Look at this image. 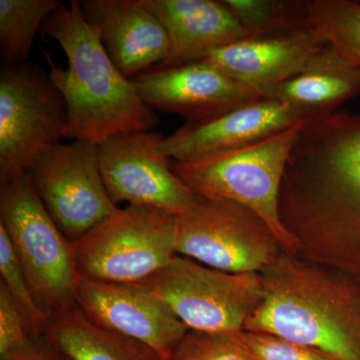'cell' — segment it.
<instances>
[{
    "label": "cell",
    "mask_w": 360,
    "mask_h": 360,
    "mask_svg": "<svg viewBox=\"0 0 360 360\" xmlns=\"http://www.w3.org/2000/svg\"><path fill=\"white\" fill-rule=\"evenodd\" d=\"M150 110L200 122L262 97L205 59L156 65L132 79Z\"/></svg>",
    "instance_id": "4fadbf2b"
},
{
    "label": "cell",
    "mask_w": 360,
    "mask_h": 360,
    "mask_svg": "<svg viewBox=\"0 0 360 360\" xmlns=\"http://www.w3.org/2000/svg\"><path fill=\"white\" fill-rule=\"evenodd\" d=\"M0 225L47 316L75 302L78 274L71 243L47 212L30 174L1 186Z\"/></svg>",
    "instance_id": "8992f818"
},
{
    "label": "cell",
    "mask_w": 360,
    "mask_h": 360,
    "mask_svg": "<svg viewBox=\"0 0 360 360\" xmlns=\"http://www.w3.org/2000/svg\"><path fill=\"white\" fill-rule=\"evenodd\" d=\"M360 94V68L329 47L304 71L264 94L265 98L290 103L310 115L338 110Z\"/></svg>",
    "instance_id": "d6986e66"
},
{
    "label": "cell",
    "mask_w": 360,
    "mask_h": 360,
    "mask_svg": "<svg viewBox=\"0 0 360 360\" xmlns=\"http://www.w3.org/2000/svg\"><path fill=\"white\" fill-rule=\"evenodd\" d=\"M255 360H336L321 350L265 333H234Z\"/></svg>",
    "instance_id": "cb8c5ba5"
},
{
    "label": "cell",
    "mask_w": 360,
    "mask_h": 360,
    "mask_svg": "<svg viewBox=\"0 0 360 360\" xmlns=\"http://www.w3.org/2000/svg\"><path fill=\"white\" fill-rule=\"evenodd\" d=\"M39 336L72 360H163L146 343L96 326L75 302L49 315Z\"/></svg>",
    "instance_id": "ac0fdd59"
},
{
    "label": "cell",
    "mask_w": 360,
    "mask_h": 360,
    "mask_svg": "<svg viewBox=\"0 0 360 360\" xmlns=\"http://www.w3.org/2000/svg\"><path fill=\"white\" fill-rule=\"evenodd\" d=\"M30 324L0 281V360L22 349L32 340Z\"/></svg>",
    "instance_id": "d4e9b609"
},
{
    "label": "cell",
    "mask_w": 360,
    "mask_h": 360,
    "mask_svg": "<svg viewBox=\"0 0 360 360\" xmlns=\"http://www.w3.org/2000/svg\"><path fill=\"white\" fill-rule=\"evenodd\" d=\"M329 47L328 40L307 25L248 37L200 58L264 97L267 90L307 70Z\"/></svg>",
    "instance_id": "9a60e30c"
},
{
    "label": "cell",
    "mask_w": 360,
    "mask_h": 360,
    "mask_svg": "<svg viewBox=\"0 0 360 360\" xmlns=\"http://www.w3.org/2000/svg\"><path fill=\"white\" fill-rule=\"evenodd\" d=\"M163 360H194L193 347H191L188 335H187L184 341L180 343L179 347H177L172 354L165 357Z\"/></svg>",
    "instance_id": "83f0119b"
},
{
    "label": "cell",
    "mask_w": 360,
    "mask_h": 360,
    "mask_svg": "<svg viewBox=\"0 0 360 360\" xmlns=\"http://www.w3.org/2000/svg\"><path fill=\"white\" fill-rule=\"evenodd\" d=\"M2 360H72L51 347L41 336L32 335L28 345Z\"/></svg>",
    "instance_id": "4316f807"
},
{
    "label": "cell",
    "mask_w": 360,
    "mask_h": 360,
    "mask_svg": "<svg viewBox=\"0 0 360 360\" xmlns=\"http://www.w3.org/2000/svg\"><path fill=\"white\" fill-rule=\"evenodd\" d=\"M65 99L39 66L4 65L0 72V184L27 174L47 149L65 139Z\"/></svg>",
    "instance_id": "52a82bcc"
},
{
    "label": "cell",
    "mask_w": 360,
    "mask_h": 360,
    "mask_svg": "<svg viewBox=\"0 0 360 360\" xmlns=\"http://www.w3.org/2000/svg\"><path fill=\"white\" fill-rule=\"evenodd\" d=\"M75 302L96 326L141 341L163 359L191 331L143 283H106L77 276Z\"/></svg>",
    "instance_id": "7c38bea8"
},
{
    "label": "cell",
    "mask_w": 360,
    "mask_h": 360,
    "mask_svg": "<svg viewBox=\"0 0 360 360\" xmlns=\"http://www.w3.org/2000/svg\"><path fill=\"white\" fill-rule=\"evenodd\" d=\"M58 0H0V49L4 65L28 63L33 41Z\"/></svg>",
    "instance_id": "ffe728a7"
},
{
    "label": "cell",
    "mask_w": 360,
    "mask_h": 360,
    "mask_svg": "<svg viewBox=\"0 0 360 360\" xmlns=\"http://www.w3.org/2000/svg\"><path fill=\"white\" fill-rule=\"evenodd\" d=\"M0 274L1 283L6 286L30 324L32 335H39L46 326L49 316L35 300L20 258L2 225H0Z\"/></svg>",
    "instance_id": "603a6c76"
},
{
    "label": "cell",
    "mask_w": 360,
    "mask_h": 360,
    "mask_svg": "<svg viewBox=\"0 0 360 360\" xmlns=\"http://www.w3.org/2000/svg\"><path fill=\"white\" fill-rule=\"evenodd\" d=\"M80 6L124 77L132 80L167 60L170 51L167 30L143 0H82Z\"/></svg>",
    "instance_id": "2e32d148"
},
{
    "label": "cell",
    "mask_w": 360,
    "mask_h": 360,
    "mask_svg": "<svg viewBox=\"0 0 360 360\" xmlns=\"http://www.w3.org/2000/svg\"><path fill=\"white\" fill-rule=\"evenodd\" d=\"M307 21L335 51L360 68V1L309 0Z\"/></svg>",
    "instance_id": "44dd1931"
},
{
    "label": "cell",
    "mask_w": 360,
    "mask_h": 360,
    "mask_svg": "<svg viewBox=\"0 0 360 360\" xmlns=\"http://www.w3.org/2000/svg\"><path fill=\"white\" fill-rule=\"evenodd\" d=\"M141 283L196 333L245 330L262 298L259 274H229L179 255Z\"/></svg>",
    "instance_id": "ba28073f"
},
{
    "label": "cell",
    "mask_w": 360,
    "mask_h": 360,
    "mask_svg": "<svg viewBox=\"0 0 360 360\" xmlns=\"http://www.w3.org/2000/svg\"><path fill=\"white\" fill-rule=\"evenodd\" d=\"M177 217V255L212 269L260 274L283 252L264 220L233 201L200 198Z\"/></svg>",
    "instance_id": "9c48e42d"
},
{
    "label": "cell",
    "mask_w": 360,
    "mask_h": 360,
    "mask_svg": "<svg viewBox=\"0 0 360 360\" xmlns=\"http://www.w3.org/2000/svg\"><path fill=\"white\" fill-rule=\"evenodd\" d=\"M314 116L290 103L260 97L210 120L186 123L160 141V153L186 162L250 146Z\"/></svg>",
    "instance_id": "5bb4252c"
},
{
    "label": "cell",
    "mask_w": 360,
    "mask_h": 360,
    "mask_svg": "<svg viewBox=\"0 0 360 360\" xmlns=\"http://www.w3.org/2000/svg\"><path fill=\"white\" fill-rule=\"evenodd\" d=\"M279 212L310 262L360 283V113L307 120L286 163Z\"/></svg>",
    "instance_id": "6da1fadb"
},
{
    "label": "cell",
    "mask_w": 360,
    "mask_h": 360,
    "mask_svg": "<svg viewBox=\"0 0 360 360\" xmlns=\"http://www.w3.org/2000/svg\"><path fill=\"white\" fill-rule=\"evenodd\" d=\"M28 174L47 212L71 243L120 210L104 184L94 142H60L42 153Z\"/></svg>",
    "instance_id": "30bf717a"
},
{
    "label": "cell",
    "mask_w": 360,
    "mask_h": 360,
    "mask_svg": "<svg viewBox=\"0 0 360 360\" xmlns=\"http://www.w3.org/2000/svg\"><path fill=\"white\" fill-rule=\"evenodd\" d=\"M307 120L243 148L186 162L172 160V170L201 198L245 206L264 220L284 253L297 255L300 243L281 221L279 194L286 163Z\"/></svg>",
    "instance_id": "277c9868"
},
{
    "label": "cell",
    "mask_w": 360,
    "mask_h": 360,
    "mask_svg": "<svg viewBox=\"0 0 360 360\" xmlns=\"http://www.w3.org/2000/svg\"><path fill=\"white\" fill-rule=\"evenodd\" d=\"M177 232L176 215L127 205L71 243L75 271L106 283H143L176 257Z\"/></svg>",
    "instance_id": "5b68a950"
},
{
    "label": "cell",
    "mask_w": 360,
    "mask_h": 360,
    "mask_svg": "<svg viewBox=\"0 0 360 360\" xmlns=\"http://www.w3.org/2000/svg\"><path fill=\"white\" fill-rule=\"evenodd\" d=\"M40 34L56 40L68 61L65 68L44 54L49 77L65 101V139L98 144L115 135L158 127V117L141 101L134 82L116 68L85 20L79 0L63 2Z\"/></svg>",
    "instance_id": "7a4b0ae2"
},
{
    "label": "cell",
    "mask_w": 360,
    "mask_h": 360,
    "mask_svg": "<svg viewBox=\"0 0 360 360\" xmlns=\"http://www.w3.org/2000/svg\"><path fill=\"white\" fill-rule=\"evenodd\" d=\"M162 139L148 130L115 135L97 144L104 184L116 205L148 206L179 217L200 200L160 153Z\"/></svg>",
    "instance_id": "8fae6325"
},
{
    "label": "cell",
    "mask_w": 360,
    "mask_h": 360,
    "mask_svg": "<svg viewBox=\"0 0 360 360\" xmlns=\"http://www.w3.org/2000/svg\"><path fill=\"white\" fill-rule=\"evenodd\" d=\"M167 30L170 51L162 65L200 59L250 37L224 0H143Z\"/></svg>",
    "instance_id": "e0dca14e"
},
{
    "label": "cell",
    "mask_w": 360,
    "mask_h": 360,
    "mask_svg": "<svg viewBox=\"0 0 360 360\" xmlns=\"http://www.w3.org/2000/svg\"><path fill=\"white\" fill-rule=\"evenodd\" d=\"M194 360H255L234 333L189 331Z\"/></svg>",
    "instance_id": "484cf974"
},
{
    "label": "cell",
    "mask_w": 360,
    "mask_h": 360,
    "mask_svg": "<svg viewBox=\"0 0 360 360\" xmlns=\"http://www.w3.org/2000/svg\"><path fill=\"white\" fill-rule=\"evenodd\" d=\"M250 37L270 34L309 25L307 1L224 0Z\"/></svg>",
    "instance_id": "7402d4cb"
},
{
    "label": "cell",
    "mask_w": 360,
    "mask_h": 360,
    "mask_svg": "<svg viewBox=\"0 0 360 360\" xmlns=\"http://www.w3.org/2000/svg\"><path fill=\"white\" fill-rule=\"evenodd\" d=\"M262 298L245 330L278 336L336 360H360V283L281 253L260 274Z\"/></svg>",
    "instance_id": "3957f363"
}]
</instances>
